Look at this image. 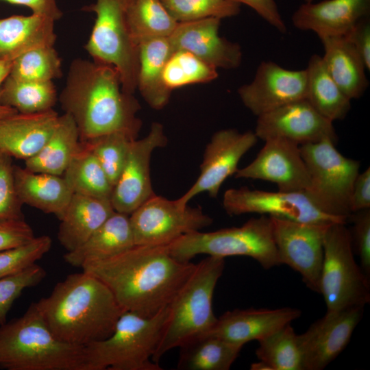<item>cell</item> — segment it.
<instances>
[{"label": "cell", "instance_id": "obj_1", "mask_svg": "<svg viewBox=\"0 0 370 370\" xmlns=\"http://www.w3.org/2000/svg\"><path fill=\"white\" fill-rule=\"evenodd\" d=\"M195 266L174 258L166 245H135L81 268L108 287L123 312L149 317L171 303Z\"/></svg>", "mask_w": 370, "mask_h": 370}, {"label": "cell", "instance_id": "obj_2", "mask_svg": "<svg viewBox=\"0 0 370 370\" xmlns=\"http://www.w3.org/2000/svg\"><path fill=\"white\" fill-rule=\"evenodd\" d=\"M58 100L74 120L81 142L114 132L138 138L140 106L134 95L123 90L120 75L111 64L73 60Z\"/></svg>", "mask_w": 370, "mask_h": 370}, {"label": "cell", "instance_id": "obj_3", "mask_svg": "<svg viewBox=\"0 0 370 370\" xmlns=\"http://www.w3.org/2000/svg\"><path fill=\"white\" fill-rule=\"evenodd\" d=\"M37 304L57 338L81 346L108 337L123 312L108 287L84 271L68 275Z\"/></svg>", "mask_w": 370, "mask_h": 370}, {"label": "cell", "instance_id": "obj_4", "mask_svg": "<svg viewBox=\"0 0 370 370\" xmlns=\"http://www.w3.org/2000/svg\"><path fill=\"white\" fill-rule=\"evenodd\" d=\"M0 368L85 370L84 346L57 338L33 302L21 317L0 325Z\"/></svg>", "mask_w": 370, "mask_h": 370}, {"label": "cell", "instance_id": "obj_5", "mask_svg": "<svg viewBox=\"0 0 370 370\" xmlns=\"http://www.w3.org/2000/svg\"><path fill=\"white\" fill-rule=\"evenodd\" d=\"M169 313L168 306L149 317L123 312L108 337L84 346L85 370H162L152 358Z\"/></svg>", "mask_w": 370, "mask_h": 370}, {"label": "cell", "instance_id": "obj_6", "mask_svg": "<svg viewBox=\"0 0 370 370\" xmlns=\"http://www.w3.org/2000/svg\"><path fill=\"white\" fill-rule=\"evenodd\" d=\"M224 268L225 258L216 256H208L196 264L168 305L169 318L153 362L159 363L166 352L213 328L217 320L212 308L213 295Z\"/></svg>", "mask_w": 370, "mask_h": 370}, {"label": "cell", "instance_id": "obj_7", "mask_svg": "<svg viewBox=\"0 0 370 370\" xmlns=\"http://www.w3.org/2000/svg\"><path fill=\"white\" fill-rule=\"evenodd\" d=\"M176 260L188 262L199 254L220 258L245 256L256 260L264 269L282 264L274 241L271 218L253 217L241 227L213 232L195 231L166 245Z\"/></svg>", "mask_w": 370, "mask_h": 370}, {"label": "cell", "instance_id": "obj_8", "mask_svg": "<svg viewBox=\"0 0 370 370\" xmlns=\"http://www.w3.org/2000/svg\"><path fill=\"white\" fill-rule=\"evenodd\" d=\"M132 0H95L82 8L94 12L95 23L84 49L92 60L114 66L118 71L123 90L132 94L137 90L138 46L127 22Z\"/></svg>", "mask_w": 370, "mask_h": 370}, {"label": "cell", "instance_id": "obj_9", "mask_svg": "<svg viewBox=\"0 0 370 370\" xmlns=\"http://www.w3.org/2000/svg\"><path fill=\"white\" fill-rule=\"evenodd\" d=\"M320 294L327 310L364 308L370 301L369 277L355 260L345 223H332L325 233Z\"/></svg>", "mask_w": 370, "mask_h": 370}, {"label": "cell", "instance_id": "obj_10", "mask_svg": "<svg viewBox=\"0 0 370 370\" xmlns=\"http://www.w3.org/2000/svg\"><path fill=\"white\" fill-rule=\"evenodd\" d=\"M335 144L325 139L300 145L310 180L304 192L322 211L348 221L351 194L360 164L344 156Z\"/></svg>", "mask_w": 370, "mask_h": 370}, {"label": "cell", "instance_id": "obj_11", "mask_svg": "<svg viewBox=\"0 0 370 370\" xmlns=\"http://www.w3.org/2000/svg\"><path fill=\"white\" fill-rule=\"evenodd\" d=\"M130 220L136 245H169L213 222L200 206H182L176 199L156 194L130 214Z\"/></svg>", "mask_w": 370, "mask_h": 370}, {"label": "cell", "instance_id": "obj_12", "mask_svg": "<svg viewBox=\"0 0 370 370\" xmlns=\"http://www.w3.org/2000/svg\"><path fill=\"white\" fill-rule=\"evenodd\" d=\"M223 207L230 215L256 213L304 223H347V221L322 211L304 191L276 192L243 186L227 189Z\"/></svg>", "mask_w": 370, "mask_h": 370}, {"label": "cell", "instance_id": "obj_13", "mask_svg": "<svg viewBox=\"0 0 370 370\" xmlns=\"http://www.w3.org/2000/svg\"><path fill=\"white\" fill-rule=\"evenodd\" d=\"M271 218L281 264L298 272L308 288L320 293L323 238L330 224Z\"/></svg>", "mask_w": 370, "mask_h": 370}, {"label": "cell", "instance_id": "obj_14", "mask_svg": "<svg viewBox=\"0 0 370 370\" xmlns=\"http://www.w3.org/2000/svg\"><path fill=\"white\" fill-rule=\"evenodd\" d=\"M258 139L252 131L239 132L229 128L216 132L206 146L199 177L188 191L176 199L177 203L185 206L202 193L217 197L222 184L236 173L241 159Z\"/></svg>", "mask_w": 370, "mask_h": 370}, {"label": "cell", "instance_id": "obj_15", "mask_svg": "<svg viewBox=\"0 0 370 370\" xmlns=\"http://www.w3.org/2000/svg\"><path fill=\"white\" fill-rule=\"evenodd\" d=\"M168 143L163 125H151L148 134L131 145L122 172L113 187L110 199L116 212L130 215L155 195L150 177L151 157L156 149Z\"/></svg>", "mask_w": 370, "mask_h": 370}, {"label": "cell", "instance_id": "obj_16", "mask_svg": "<svg viewBox=\"0 0 370 370\" xmlns=\"http://www.w3.org/2000/svg\"><path fill=\"white\" fill-rule=\"evenodd\" d=\"M363 307L327 310L298 334L304 370H322L345 349L362 319Z\"/></svg>", "mask_w": 370, "mask_h": 370}, {"label": "cell", "instance_id": "obj_17", "mask_svg": "<svg viewBox=\"0 0 370 370\" xmlns=\"http://www.w3.org/2000/svg\"><path fill=\"white\" fill-rule=\"evenodd\" d=\"M264 141V145L255 159L238 169L234 177L271 182L280 191H305L310 180L300 146L280 137Z\"/></svg>", "mask_w": 370, "mask_h": 370}, {"label": "cell", "instance_id": "obj_18", "mask_svg": "<svg viewBox=\"0 0 370 370\" xmlns=\"http://www.w3.org/2000/svg\"><path fill=\"white\" fill-rule=\"evenodd\" d=\"M254 133L263 140L280 137L299 146L325 139L337 142L333 122L318 112L306 99L287 103L258 116Z\"/></svg>", "mask_w": 370, "mask_h": 370}, {"label": "cell", "instance_id": "obj_19", "mask_svg": "<svg viewBox=\"0 0 370 370\" xmlns=\"http://www.w3.org/2000/svg\"><path fill=\"white\" fill-rule=\"evenodd\" d=\"M243 105L257 117L287 103L306 99L305 69L291 70L272 61L258 66L253 80L238 89Z\"/></svg>", "mask_w": 370, "mask_h": 370}, {"label": "cell", "instance_id": "obj_20", "mask_svg": "<svg viewBox=\"0 0 370 370\" xmlns=\"http://www.w3.org/2000/svg\"><path fill=\"white\" fill-rule=\"evenodd\" d=\"M221 19L177 23L169 37L173 50H184L216 69H234L242 62L241 46L219 35Z\"/></svg>", "mask_w": 370, "mask_h": 370}, {"label": "cell", "instance_id": "obj_21", "mask_svg": "<svg viewBox=\"0 0 370 370\" xmlns=\"http://www.w3.org/2000/svg\"><path fill=\"white\" fill-rule=\"evenodd\" d=\"M301 311L295 308L275 309H234L217 317L213 328L206 334L223 338L242 347L260 341L298 319Z\"/></svg>", "mask_w": 370, "mask_h": 370}, {"label": "cell", "instance_id": "obj_22", "mask_svg": "<svg viewBox=\"0 0 370 370\" xmlns=\"http://www.w3.org/2000/svg\"><path fill=\"white\" fill-rule=\"evenodd\" d=\"M369 13L370 0H323L301 4L291 20L295 28L322 38L345 36Z\"/></svg>", "mask_w": 370, "mask_h": 370}, {"label": "cell", "instance_id": "obj_23", "mask_svg": "<svg viewBox=\"0 0 370 370\" xmlns=\"http://www.w3.org/2000/svg\"><path fill=\"white\" fill-rule=\"evenodd\" d=\"M60 115L45 112H16L0 120V152L26 160L37 153L54 130Z\"/></svg>", "mask_w": 370, "mask_h": 370}, {"label": "cell", "instance_id": "obj_24", "mask_svg": "<svg viewBox=\"0 0 370 370\" xmlns=\"http://www.w3.org/2000/svg\"><path fill=\"white\" fill-rule=\"evenodd\" d=\"M17 196L22 203L61 219L73 195L62 175L34 172L14 164Z\"/></svg>", "mask_w": 370, "mask_h": 370}, {"label": "cell", "instance_id": "obj_25", "mask_svg": "<svg viewBox=\"0 0 370 370\" xmlns=\"http://www.w3.org/2000/svg\"><path fill=\"white\" fill-rule=\"evenodd\" d=\"M55 21L34 14L0 18V61L11 60L29 50L53 46Z\"/></svg>", "mask_w": 370, "mask_h": 370}, {"label": "cell", "instance_id": "obj_26", "mask_svg": "<svg viewBox=\"0 0 370 370\" xmlns=\"http://www.w3.org/2000/svg\"><path fill=\"white\" fill-rule=\"evenodd\" d=\"M114 212L110 200L73 193L60 220V243L66 251L75 250Z\"/></svg>", "mask_w": 370, "mask_h": 370}, {"label": "cell", "instance_id": "obj_27", "mask_svg": "<svg viewBox=\"0 0 370 370\" xmlns=\"http://www.w3.org/2000/svg\"><path fill=\"white\" fill-rule=\"evenodd\" d=\"M130 215L114 212L82 245L64 255V261L81 267L88 261L103 260L135 246Z\"/></svg>", "mask_w": 370, "mask_h": 370}, {"label": "cell", "instance_id": "obj_28", "mask_svg": "<svg viewBox=\"0 0 370 370\" xmlns=\"http://www.w3.org/2000/svg\"><path fill=\"white\" fill-rule=\"evenodd\" d=\"M174 51L169 37L151 38L138 45L137 89L147 104L160 110L169 102L171 91L166 86L163 73Z\"/></svg>", "mask_w": 370, "mask_h": 370}, {"label": "cell", "instance_id": "obj_29", "mask_svg": "<svg viewBox=\"0 0 370 370\" xmlns=\"http://www.w3.org/2000/svg\"><path fill=\"white\" fill-rule=\"evenodd\" d=\"M320 40L324 51L321 57L332 79L351 100L360 98L369 86L361 57L344 36Z\"/></svg>", "mask_w": 370, "mask_h": 370}, {"label": "cell", "instance_id": "obj_30", "mask_svg": "<svg viewBox=\"0 0 370 370\" xmlns=\"http://www.w3.org/2000/svg\"><path fill=\"white\" fill-rule=\"evenodd\" d=\"M80 145L77 125L71 115L64 113L59 116L40 151L25 160V167L34 172L62 175Z\"/></svg>", "mask_w": 370, "mask_h": 370}, {"label": "cell", "instance_id": "obj_31", "mask_svg": "<svg viewBox=\"0 0 370 370\" xmlns=\"http://www.w3.org/2000/svg\"><path fill=\"white\" fill-rule=\"evenodd\" d=\"M305 70L308 101L332 122L345 119L351 109V99L332 79L322 57L312 56Z\"/></svg>", "mask_w": 370, "mask_h": 370}, {"label": "cell", "instance_id": "obj_32", "mask_svg": "<svg viewBox=\"0 0 370 370\" xmlns=\"http://www.w3.org/2000/svg\"><path fill=\"white\" fill-rule=\"evenodd\" d=\"M179 347L177 369L182 370H228L243 348L210 334L197 336Z\"/></svg>", "mask_w": 370, "mask_h": 370}, {"label": "cell", "instance_id": "obj_33", "mask_svg": "<svg viewBox=\"0 0 370 370\" xmlns=\"http://www.w3.org/2000/svg\"><path fill=\"white\" fill-rule=\"evenodd\" d=\"M62 176L73 193L111 199L113 186L97 158L82 142Z\"/></svg>", "mask_w": 370, "mask_h": 370}, {"label": "cell", "instance_id": "obj_34", "mask_svg": "<svg viewBox=\"0 0 370 370\" xmlns=\"http://www.w3.org/2000/svg\"><path fill=\"white\" fill-rule=\"evenodd\" d=\"M57 100L53 81H23L8 75L0 89L1 104L12 108L19 113L31 114L53 109Z\"/></svg>", "mask_w": 370, "mask_h": 370}, {"label": "cell", "instance_id": "obj_35", "mask_svg": "<svg viewBox=\"0 0 370 370\" xmlns=\"http://www.w3.org/2000/svg\"><path fill=\"white\" fill-rule=\"evenodd\" d=\"M127 22L138 46L148 39L169 37L178 23L160 0H132L127 10Z\"/></svg>", "mask_w": 370, "mask_h": 370}, {"label": "cell", "instance_id": "obj_36", "mask_svg": "<svg viewBox=\"0 0 370 370\" xmlns=\"http://www.w3.org/2000/svg\"><path fill=\"white\" fill-rule=\"evenodd\" d=\"M258 342V360L266 362L272 370H304L299 336L291 324Z\"/></svg>", "mask_w": 370, "mask_h": 370}, {"label": "cell", "instance_id": "obj_37", "mask_svg": "<svg viewBox=\"0 0 370 370\" xmlns=\"http://www.w3.org/2000/svg\"><path fill=\"white\" fill-rule=\"evenodd\" d=\"M217 77V69L184 50L172 53L163 73L164 82L171 92L190 84L208 83Z\"/></svg>", "mask_w": 370, "mask_h": 370}, {"label": "cell", "instance_id": "obj_38", "mask_svg": "<svg viewBox=\"0 0 370 370\" xmlns=\"http://www.w3.org/2000/svg\"><path fill=\"white\" fill-rule=\"evenodd\" d=\"M8 75L23 81H53L62 75L61 59L53 46L34 49L13 60Z\"/></svg>", "mask_w": 370, "mask_h": 370}, {"label": "cell", "instance_id": "obj_39", "mask_svg": "<svg viewBox=\"0 0 370 370\" xmlns=\"http://www.w3.org/2000/svg\"><path fill=\"white\" fill-rule=\"evenodd\" d=\"M136 139L127 132H114L82 143L97 158L114 187L125 164L131 145Z\"/></svg>", "mask_w": 370, "mask_h": 370}, {"label": "cell", "instance_id": "obj_40", "mask_svg": "<svg viewBox=\"0 0 370 370\" xmlns=\"http://www.w3.org/2000/svg\"><path fill=\"white\" fill-rule=\"evenodd\" d=\"M178 23L207 18L219 19L239 14L241 4L232 0H160Z\"/></svg>", "mask_w": 370, "mask_h": 370}, {"label": "cell", "instance_id": "obj_41", "mask_svg": "<svg viewBox=\"0 0 370 370\" xmlns=\"http://www.w3.org/2000/svg\"><path fill=\"white\" fill-rule=\"evenodd\" d=\"M47 235L35 236L31 241L0 251V278L19 272L36 263L51 249Z\"/></svg>", "mask_w": 370, "mask_h": 370}, {"label": "cell", "instance_id": "obj_42", "mask_svg": "<svg viewBox=\"0 0 370 370\" xmlns=\"http://www.w3.org/2000/svg\"><path fill=\"white\" fill-rule=\"evenodd\" d=\"M46 275L45 270L34 263L19 272L0 278V325L7 321L9 310L22 292L40 284Z\"/></svg>", "mask_w": 370, "mask_h": 370}, {"label": "cell", "instance_id": "obj_43", "mask_svg": "<svg viewBox=\"0 0 370 370\" xmlns=\"http://www.w3.org/2000/svg\"><path fill=\"white\" fill-rule=\"evenodd\" d=\"M13 171L12 158L0 152V220L24 219Z\"/></svg>", "mask_w": 370, "mask_h": 370}, {"label": "cell", "instance_id": "obj_44", "mask_svg": "<svg viewBox=\"0 0 370 370\" xmlns=\"http://www.w3.org/2000/svg\"><path fill=\"white\" fill-rule=\"evenodd\" d=\"M348 221L353 223L350 230L354 251L360 259L364 273L370 275V208L351 213Z\"/></svg>", "mask_w": 370, "mask_h": 370}, {"label": "cell", "instance_id": "obj_45", "mask_svg": "<svg viewBox=\"0 0 370 370\" xmlns=\"http://www.w3.org/2000/svg\"><path fill=\"white\" fill-rule=\"evenodd\" d=\"M34 237L24 219L0 220V251L24 245Z\"/></svg>", "mask_w": 370, "mask_h": 370}, {"label": "cell", "instance_id": "obj_46", "mask_svg": "<svg viewBox=\"0 0 370 370\" xmlns=\"http://www.w3.org/2000/svg\"><path fill=\"white\" fill-rule=\"evenodd\" d=\"M344 37L352 44L363 60L367 70L370 69V23L369 17L357 23Z\"/></svg>", "mask_w": 370, "mask_h": 370}, {"label": "cell", "instance_id": "obj_47", "mask_svg": "<svg viewBox=\"0 0 370 370\" xmlns=\"http://www.w3.org/2000/svg\"><path fill=\"white\" fill-rule=\"evenodd\" d=\"M253 9L262 18L279 32L284 34L287 27L275 0H232Z\"/></svg>", "mask_w": 370, "mask_h": 370}, {"label": "cell", "instance_id": "obj_48", "mask_svg": "<svg viewBox=\"0 0 370 370\" xmlns=\"http://www.w3.org/2000/svg\"><path fill=\"white\" fill-rule=\"evenodd\" d=\"M370 208V168L357 175L350 198L352 213Z\"/></svg>", "mask_w": 370, "mask_h": 370}, {"label": "cell", "instance_id": "obj_49", "mask_svg": "<svg viewBox=\"0 0 370 370\" xmlns=\"http://www.w3.org/2000/svg\"><path fill=\"white\" fill-rule=\"evenodd\" d=\"M8 3L26 6L32 13L45 15L55 21L62 18L63 13L56 0H3Z\"/></svg>", "mask_w": 370, "mask_h": 370}, {"label": "cell", "instance_id": "obj_50", "mask_svg": "<svg viewBox=\"0 0 370 370\" xmlns=\"http://www.w3.org/2000/svg\"><path fill=\"white\" fill-rule=\"evenodd\" d=\"M12 62L11 60L0 61V89L3 81L10 73ZM16 112H18L15 109L1 104L0 101V120Z\"/></svg>", "mask_w": 370, "mask_h": 370}, {"label": "cell", "instance_id": "obj_51", "mask_svg": "<svg viewBox=\"0 0 370 370\" xmlns=\"http://www.w3.org/2000/svg\"><path fill=\"white\" fill-rule=\"evenodd\" d=\"M251 370H272L271 367L266 362L259 360L258 362H253L250 366Z\"/></svg>", "mask_w": 370, "mask_h": 370}, {"label": "cell", "instance_id": "obj_52", "mask_svg": "<svg viewBox=\"0 0 370 370\" xmlns=\"http://www.w3.org/2000/svg\"><path fill=\"white\" fill-rule=\"evenodd\" d=\"M314 0H305V2H312L314 1Z\"/></svg>", "mask_w": 370, "mask_h": 370}]
</instances>
